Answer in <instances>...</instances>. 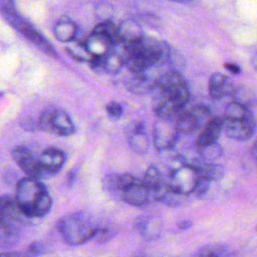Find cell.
Instances as JSON below:
<instances>
[{
    "instance_id": "cell-2",
    "label": "cell",
    "mask_w": 257,
    "mask_h": 257,
    "mask_svg": "<svg viewBox=\"0 0 257 257\" xmlns=\"http://www.w3.org/2000/svg\"><path fill=\"white\" fill-rule=\"evenodd\" d=\"M114 48L121 53L125 66L133 74H141L156 66L165 65L171 58V49L166 42L146 35L126 47L114 45Z\"/></svg>"
},
{
    "instance_id": "cell-38",
    "label": "cell",
    "mask_w": 257,
    "mask_h": 257,
    "mask_svg": "<svg viewBox=\"0 0 257 257\" xmlns=\"http://www.w3.org/2000/svg\"><path fill=\"white\" fill-rule=\"evenodd\" d=\"M192 225H193V223L190 220H183L177 224V226L180 230H187V229L191 228Z\"/></svg>"
},
{
    "instance_id": "cell-21",
    "label": "cell",
    "mask_w": 257,
    "mask_h": 257,
    "mask_svg": "<svg viewBox=\"0 0 257 257\" xmlns=\"http://www.w3.org/2000/svg\"><path fill=\"white\" fill-rule=\"evenodd\" d=\"M85 46L93 58H100L108 54L114 47V43L105 35L93 32L85 38Z\"/></svg>"
},
{
    "instance_id": "cell-42",
    "label": "cell",
    "mask_w": 257,
    "mask_h": 257,
    "mask_svg": "<svg viewBox=\"0 0 257 257\" xmlns=\"http://www.w3.org/2000/svg\"><path fill=\"white\" fill-rule=\"evenodd\" d=\"M187 1H194V0H182V2H187Z\"/></svg>"
},
{
    "instance_id": "cell-10",
    "label": "cell",
    "mask_w": 257,
    "mask_h": 257,
    "mask_svg": "<svg viewBox=\"0 0 257 257\" xmlns=\"http://www.w3.org/2000/svg\"><path fill=\"white\" fill-rule=\"evenodd\" d=\"M211 117L210 109L205 105L184 108L174 119L180 134H193L201 130Z\"/></svg>"
},
{
    "instance_id": "cell-22",
    "label": "cell",
    "mask_w": 257,
    "mask_h": 257,
    "mask_svg": "<svg viewBox=\"0 0 257 257\" xmlns=\"http://www.w3.org/2000/svg\"><path fill=\"white\" fill-rule=\"evenodd\" d=\"M190 164L196 169L201 178L206 179L209 182L221 180L225 173L224 167L214 162H206L201 159H197Z\"/></svg>"
},
{
    "instance_id": "cell-30",
    "label": "cell",
    "mask_w": 257,
    "mask_h": 257,
    "mask_svg": "<svg viewBox=\"0 0 257 257\" xmlns=\"http://www.w3.org/2000/svg\"><path fill=\"white\" fill-rule=\"evenodd\" d=\"M197 151L200 155V159L206 162H214L221 158L223 155V148L218 142Z\"/></svg>"
},
{
    "instance_id": "cell-32",
    "label": "cell",
    "mask_w": 257,
    "mask_h": 257,
    "mask_svg": "<svg viewBox=\"0 0 257 257\" xmlns=\"http://www.w3.org/2000/svg\"><path fill=\"white\" fill-rule=\"evenodd\" d=\"M251 92H249V89L245 88V87H242V88H239L237 90L234 91V100L245 105V106H248L249 102H251Z\"/></svg>"
},
{
    "instance_id": "cell-13",
    "label": "cell",
    "mask_w": 257,
    "mask_h": 257,
    "mask_svg": "<svg viewBox=\"0 0 257 257\" xmlns=\"http://www.w3.org/2000/svg\"><path fill=\"white\" fill-rule=\"evenodd\" d=\"M142 181L154 201L161 202L169 190L167 179H165L159 169L154 166L147 169Z\"/></svg>"
},
{
    "instance_id": "cell-5",
    "label": "cell",
    "mask_w": 257,
    "mask_h": 257,
    "mask_svg": "<svg viewBox=\"0 0 257 257\" xmlns=\"http://www.w3.org/2000/svg\"><path fill=\"white\" fill-rule=\"evenodd\" d=\"M62 240L69 246H78L94 238L99 230L94 219L84 211L63 216L57 223Z\"/></svg>"
},
{
    "instance_id": "cell-39",
    "label": "cell",
    "mask_w": 257,
    "mask_h": 257,
    "mask_svg": "<svg viewBox=\"0 0 257 257\" xmlns=\"http://www.w3.org/2000/svg\"><path fill=\"white\" fill-rule=\"evenodd\" d=\"M250 154H251V157L254 159V161L257 162V140L252 145L251 150H250Z\"/></svg>"
},
{
    "instance_id": "cell-7",
    "label": "cell",
    "mask_w": 257,
    "mask_h": 257,
    "mask_svg": "<svg viewBox=\"0 0 257 257\" xmlns=\"http://www.w3.org/2000/svg\"><path fill=\"white\" fill-rule=\"evenodd\" d=\"M199 180L200 176L196 169L190 163H187L175 170L169 171L167 183L171 191L182 196L192 197Z\"/></svg>"
},
{
    "instance_id": "cell-28",
    "label": "cell",
    "mask_w": 257,
    "mask_h": 257,
    "mask_svg": "<svg viewBox=\"0 0 257 257\" xmlns=\"http://www.w3.org/2000/svg\"><path fill=\"white\" fill-rule=\"evenodd\" d=\"M230 255L229 249L223 244H211L203 247L197 253V257H226Z\"/></svg>"
},
{
    "instance_id": "cell-12",
    "label": "cell",
    "mask_w": 257,
    "mask_h": 257,
    "mask_svg": "<svg viewBox=\"0 0 257 257\" xmlns=\"http://www.w3.org/2000/svg\"><path fill=\"white\" fill-rule=\"evenodd\" d=\"M11 156L18 167L26 174L27 177L35 179L48 178V174L41 167L38 158H36L33 153L23 146H18L14 148L11 152Z\"/></svg>"
},
{
    "instance_id": "cell-8",
    "label": "cell",
    "mask_w": 257,
    "mask_h": 257,
    "mask_svg": "<svg viewBox=\"0 0 257 257\" xmlns=\"http://www.w3.org/2000/svg\"><path fill=\"white\" fill-rule=\"evenodd\" d=\"M38 125L40 130L59 137H68L74 134L75 126L66 111L60 108H48L40 116Z\"/></svg>"
},
{
    "instance_id": "cell-20",
    "label": "cell",
    "mask_w": 257,
    "mask_h": 257,
    "mask_svg": "<svg viewBox=\"0 0 257 257\" xmlns=\"http://www.w3.org/2000/svg\"><path fill=\"white\" fill-rule=\"evenodd\" d=\"M38 160L43 170L48 174V176H51L58 173L62 169L66 156L60 149L48 148L41 153Z\"/></svg>"
},
{
    "instance_id": "cell-15",
    "label": "cell",
    "mask_w": 257,
    "mask_h": 257,
    "mask_svg": "<svg viewBox=\"0 0 257 257\" xmlns=\"http://www.w3.org/2000/svg\"><path fill=\"white\" fill-rule=\"evenodd\" d=\"M127 143L131 149L140 155L146 154L150 147L149 137L143 122H132L125 128Z\"/></svg>"
},
{
    "instance_id": "cell-26",
    "label": "cell",
    "mask_w": 257,
    "mask_h": 257,
    "mask_svg": "<svg viewBox=\"0 0 257 257\" xmlns=\"http://www.w3.org/2000/svg\"><path fill=\"white\" fill-rule=\"evenodd\" d=\"M103 64V73L108 74H116L120 71L124 64V59L121 53L113 47V49L102 57Z\"/></svg>"
},
{
    "instance_id": "cell-41",
    "label": "cell",
    "mask_w": 257,
    "mask_h": 257,
    "mask_svg": "<svg viewBox=\"0 0 257 257\" xmlns=\"http://www.w3.org/2000/svg\"><path fill=\"white\" fill-rule=\"evenodd\" d=\"M170 1H174V2H179V3H182V0H170Z\"/></svg>"
},
{
    "instance_id": "cell-18",
    "label": "cell",
    "mask_w": 257,
    "mask_h": 257,
    "mask_svg": "<svg viewBox=\"0 0 257 257\" xmlns=\"http://www.w3.org/2000/svg\"><path fill=\"white\" fill-rule=\"evenodd\" d=\"M144 32L140 23L133 19L121 21L117 25V42L115 45L126 47L141 38H143Z\"/></svg>"
},
{
    "instance_id": "cell-4",
    "label": "cell",
    "mask_w": 257,
    "mask_h": 257,
    "mask_svg": "<svg viewBox=\"0 0 257 257\" xmlns=\"http://www.w3.org/2000/svg\"><path fill=\"white\" fill-rule=\"evenodd\" d=\"M102 184L103 188L108 193L116 194L122 201L131 206L143 208L153 201L142 179L131 174L107 175Z\"/></svg>"
},
{
    "instance_id": "cell-31",
    "label": "cell",
    "mask_w": 257,
    "mask_h": 257,
    "mask_svg": "<svg viewBox=\"0 0 257 257\" xmlns=\"http://www.w3.org/2000/svg\"><path fill=\"white\" fill-rule=\"evenodd\" d=\"M113 11L112 5L106 2H100L94 6V17L98 20V22L111 20Z\"/></svg>"
},
{
    "instance_id": "cell-35",
    "label": "cell",
    "mask_w": 257,
    "mask_h": 257,
    "mask_svg": "<svg viewBox=\"0 0 257 257\" xmlns=\"http://www.w3.org/2000/svg\"><path fill=\"white\" fill-rule=\"evenodd\" d=\"M16 9L14 0H0V11L2 13Z\"/></svg>"
},
{
    "instance_id": "cell-25",
    "label": "cell",
    "mask_w": 257,
    "mask_h": 257,
    "mask_svg": "<svg viewBox=\"0 0 257 257\" xmlns=\"http://www.w3.org/2000/svg\"><path fill=\"white\" fill-rule=\"evenodd\" d=\"M20 227L0 219V246L11 247L20 239Z\"/></svg>"
},
{
    "instance_id": "cell-14",
    "label": "cell",
    "mask_w": 257,
    "mask_h": 257,
    "mask_svg": "<svg viewBox=\"0 0 257 257\" xmlns=\"http://www.w3.org/2000/svg\"><path fill=\"white\" fill-rule=\"evenodd\" d=\"M160 75L155 73V67L141 74H134L126 82L125 86L127 90L136 94H147L153 92L155 89Z\"/></svg>"
},
{
    "instance_id": "cell-1",
    "label": "cell",
    "mask_w": 257,
    "mask_h": 257,
    "mask_svg": "<svg viewBox=\"0 0 257 257\" xmlns=\"http://www.w3.org/2000/svg\"><path fill=\"white\" fill-rule=\"evenodd\" d=\"M153 109L158 117L175 118L190 99L189 86L176 69L164 73L153 90Z\"/></svg>"
},
{
    "instance_id": "cell-11",
    "label": "cell",
    "mask_w": 257,
    "mask_h": 257,
    "mask_svg": "<svg viewBox=\"0 0 257 257\" xmlns=\"http://www.w3.org/2000/svg\"><path fill=\"white\" fill-rule=\"evenodd\" d=\"M179 131L174 118H161L156 121L153 131L154 146L159 152L172 150L178 140Z\"/></svg>"
},
{
    "instance_id": "cell-23",
    "label": "cell",
    "mask_w": 257,
    "mask_h": 257,
    "mask_svg": "<svg viewBox=\"0 0 257 257\" xmlns=\"http://www.w3.org/2000/svg\"><path fill=\"white\" fill-rule=\"evenodd\" d=\"M138 232L146 239H156L161 232V223L157 216L142 215L135 222Z\"/></svg>"
},
{
    "instance_id": "cell-36",
    "label": "cell",
    "mask_w": 257,
    "mask_h": 257,
    "mask_svg": "<svg viewBox=\"0 0 257 257\" xmlns=\"http://www.w3.org/2000/svg\"><path fill=\"white\" fill-rule=\"evenodd\" d=\"M224 67L232 74H239L241 72L240 66L234 62H225Z\"/></svg>"
},
{
    "instance_id": "cell-16",
    "label": "cell",
    "mask_w": 257,
    "mask_h": 257,
    "mask_svg": "<svg viewBox=\"0 0 257 257\" xmlns=\"http://www.w3.org/2000/svg\"><path fill=\"white\" fill-rule=\"evenodd\" d=\"M222 132H223L222 117L211 116L209 120L201 128V132L196 139V142H195L196 149L199 150L209 145L217 143Z\"/></svg>"
},
{
    "instance_id": "cell-24",
    "label": "cell",
    "mask_w": 257,
    "mask_h": 257,
    "mask_svg": "<svg viewBox=\"0 0 257 257\" xmlns=\"http://www.w3.org/2000/svg\"><path fill=\"white\" fill-rule=\"evenodd\" d=\"M54 37L63 43H69L76 39L78 28L76 24L69 19H60L53 26Z\"/></svg>"
},
{
    "instance_id": "cell-19",
    "label": "cell",
    "mask_w": 257,
    "mask_h": 257,
    "mask_svg": "<svg viewBox=\"0 0 257 257\" xmlns=\"http://www.w3.org/2000/svg\"><path fill=\"white\" fill-rule=\"evenodd\" d=\"M0 219L21 228L27 218L19 210L14 198L10 195H1Z\"/></svg>"
},
{
    "instance_id": "cell-17",
    "label": "cell",
    "mask_w": 257,
    "mask_h": 257,
    "mask_svg": "<svg viewBox=\"0 0 257 257\" xmlns=\"http://www.w3.org/2000/svg\"><path fill=\"white\" fill-rule=\"evenodd\" d=\"M208 90L212 99L220 100L226 96H233L235 87L230 77L221 72H215L210 76Z\"/></svg>"
},
{
    "instance_id": "cell-40",
    "label": "cell",
    "mask_w": 257,
    "mask_h": 257,
    "mask_svg": "<svg viewBox=\"0 0 257 257\" xmlns=\"http://www.w3.org/2000/svg\"><path fill=\"white\" fill-rule=\"evenodd\" d=\"M251 64H252V66L257 70V52L252 56V58H251Z\"/></svg>"
},
{
    "instance_id": "cell-43",
    "label": "cell",
    "mask_w": 257,
    "mask_h": 257,
    "mask_svg": "<svg viewBox=\"0 0 257 257\" xmlns=\"http://www.w3.org/2000/svg\"><path fill=\"white\" fill-rule=\"evenodd\" d=\"M256 229H257V228H256Z\"/></svg>"
},
{
    "instance_id": "cell-9",
    "label": "cell",
    "mask_w": 257,
    "mask_h": 257,
    "mask_svg": "<svg viewBox=\"0 0 257 257\" xmlns=\"http://www.w3.org/2000/svg\"><path fill=\"white\" fill-rule=\"evenodd\" d=\"M6 20L26 39H28L32 44L37 46L41 51L45 52L50 56H56L54 48L50 43L40 34V32L25 18L18 14L17 10H11L5 13H2Z\"/></svg>"
},
{
    "instance_id": "cell-29",
    "label": "cell",
    "mask_w": 257,
    "mask_h": 257,
    "mask_svg": "<svg viewBox=\"0 0 257 257\" xmlns=\"http://www.w3.org/2000/svg\"><path fill=\"white\" fill-rule=\"evenodd\" d=\"M93 32L105 35L114 44L117 42V25L112 20L98 22L93 28Z\"/></svg>"
},
{
    "instance_id": "cell-27",
    "label": "cell",
    "mask_w": 257,
    "mask_h": 257,
    "mask_svg": "<svg viewBox=\"0 0 257 257\" xmlns=\"http://www.w3.org/2000/svg\"><path fill=\"white\" fill-rule=\"evenodd\" d=\"M66 50H67L68 54L73 59H75L77 61H88V62H90L93 59V57L91 56V54L87 50V48L85 46V43L83 41L74 39L73 41L67 43Z\"/></svg>"
},
{
    "instance_id": "cell-33",
    "label": "cell",
    "mask_w": 257,
    "mask_h": 257,
    "mask_svg": "<svg viewBox=\"0 0 257 257\" xmlns=\"http://www.w3.org/2000/svg\"><path fill=\"white\" fill-rule=\"evenodd\" d=\"M106 113L107 115L111 118V119H118L121 117L122 115V107L119 103L111 101L109 102L106 107H105Z\"/></svg>"
},
{
    "instance_id": "cell-37",
    "label": "cell",
    "mask_w": 257,
    "mask_h": 257,
    "mask_svg": "<svg viewBox=\"0 0 257 257\" xmlns=\"http://www.w3.org/2000/svg\"><path fill=\"white\" fill-rule=\"evenodd\" d=\"M0 257H24V254L18 251H9L0 253Z\"/></svg>"
},
{
    "instance_id": "cell-3",
    "label": "cell",
    "mask_w": 257,
    "mask_h": 257,
    "mask_svg": "<svg viewBox=\"0 0 257 257\" xmlns=\"http://www.w3.org/2000/svg\"><path fill=\"white\" fill-rule=\"evenodd\" d=\"M14 199L21 213L28 218L44 217L51 209L52 198L40 180L25 177L18 181Z\"/></svg>"
},
{
    "instance_id": "cell-34",
    "label": "cell",
    "mask_w": 257,
    "mask_h": 257,
    "mask_svg": "<svg viewBox=\"0 0 257 257\" xmlns=\"http://www.w3.org/2000/svg\"><path fill=\"white\" fill-rule=\"evenodd\" d=\"M43 251V245L39 242H34L29 245L25 252H23L24 257H36Z\"/></svg>"
},
{
    "instance_id": "cell-6",
    "label": "cell",
    "mask_w": 257,
    "mask_h": 257,
    "mask_svg": "<svg viewBox=\"0 0 257 257\" xmlns=\"http://www.w3.org/2000/svg\"><path fill=\"white\" fill-rule=\"evenodd\" d=\"M222 122L223 133L234 141H248L256 131V119L250 108L235 100L226 105Z\"/></svg>"
}]
</instances>
